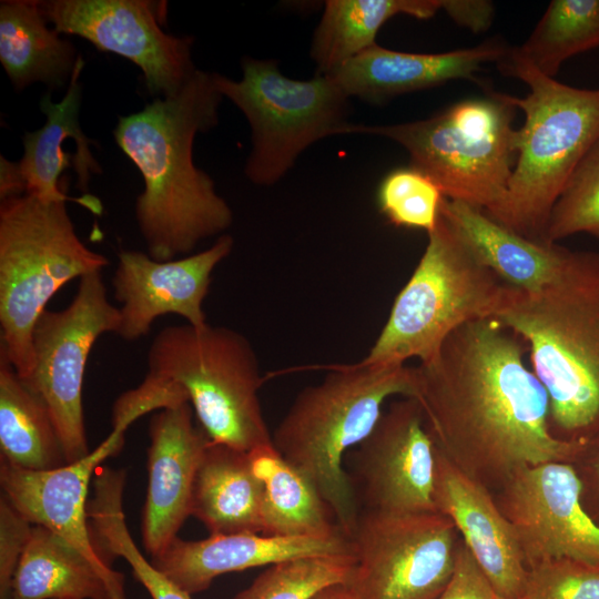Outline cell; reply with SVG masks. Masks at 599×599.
Wrapping results in <instances>:
<instances>
[{"instance_id": "14", "label": "cell", "mask_w": 599, "mask_h": 599, "mask_svg": "<svg viewBox=\"0 0 599 599\" xmlns=\"http://www.w3.org/2000/svg\"><path fill=\"white\" fill-rule=\"evenodd\" d=\"M493 495L516 532L527 569L559 558L599 565V527L580 505L570 464L520 467Z\"/></svg>"}, {"instance_id": "16", "label": "cell", "mask_w": 599, "mask_h": 599, "mask_svg": "<svg viewBox=\"0 0 599 599\" xmlns=\"http://www.w3.org/2000/svg\"><path fill=\"white\" fill-rule=\"evenodd\" d=\"M233 244V238L223 234L204 251L163 262L141 251H120L112 278L114 297L121 303L116 335L139 339L166 314L179 315L193 326L206 325L203 302L212 273L230 255Z\"/></svg>"}, {"instance_id": "37", "label": "cell", "mask_w": 599, "mask_h": 599, "mask_svg": "<svg viewBox=\"0 0 599 599\" xmlns=\"http://www.w3.org/2000/svg\"><path fill=\"white\" fill-rule=\"evenodd\" d=\"M438 599H497L489 580L460 540L453 576Z\"/></svg>"}, {"instance_id": "25", "label": "cell", "mask_w": 599, "mask_h": 599, "mask_svg": "<svg viewBox=\"0 0 599 599\" xmlns=\"http://www.w3.org/2000/svg\"><path fill=\"white\" fill-rule=\"evenodd\" d=\"M263 497L250 453L210 440L195 477L191 515L211 535H262Z\"/></svg>"}, {"instance_id": "18", "label": "cell", "mask_w": 599, "mask_h": 599, "mask_svg": "<svg viewBox=\"0 0 599 599\" xmlns=\"http://www.w3.org/2000/svg\"><path fill=\"white\" fill-rule=\"evenodd\" d=\"M128 427L112 424L109 436L87 456L49 470L0 461L2 494L32 524L63 537L101 568L110 569L90 532L87 496L100 464L115 455Z\"/></svg>"}, {"instance_id": "12", "label": "cell", "mask_w": 599, "mask_h": 599, "mask_svg": "<svg viewBox=\"0 0 599 599\" xmlns=\"http://www.w3.org/2000/svg\"><path fill=\"white\" fill-rule=\"evenodd\" d=\"M347 586L358 599H438L461 537L441 512H359Z\"/></svg>"}, {"instance_id": "26", "label": "cell", "mask_w": 599, "mask_h": 599, "mask_svg": "<svg viewBox=\"0 0 599 599\" xmlns=\"http://www.w3.org/2000/svg\"><path fill=\"white\" fill-rule=\"evenodd\" d=\"M48 23L38 0L1 1L0 62L17 90L42 82L51 93L71 80L77 50Z\"/></svg>"}, {"instance_id": "28", "label": "cell", "mask_w": 599, "mask_h": 599, "mask_svg": "<svg viewBox=\"0 0 599 599\" xmlns=\"http://www.w3.org/2000/svg\"><path fill=\"white\" fill-rule=\"evenodd\" d=\"M446 0H328L314 31L309 55L316 74H329L377 44L382 27L404 14L429 19L444 10Z\"/></svg>"}, {"instance_id": "36", "label": "cell", "mask_w": 599, "mask_h": 599, "mask_svg": "<svg viewBox=\"0 0 599 599\" xmlns=\"http://www.w3.org/2000/svg\"><path fill=\"white\" fill-rule=\"evenodd\" d=\"M33 525L1 494L0 599H10L11 583Z\"/></svg>"}, {"instance_id": "34", "label": "cell", "mask_w": 599, "mask_h": 599, "mask_svg": "<svg viewBox=\"0 0 599 599\" xmlns=\"http://www.w3.org/2000/svg\"><path fill=\"white\" fill-rule=\"evenodd\" d=\"M587 233L599 240V144L579 164L550 214L546 242Z\"/></svg>"}, {"instance_id": "4", "label": "cell", "mask_w": 599, "mask_h": 599, "mask_svg": "<svg viewBox=\"0 0 599 599\" xmlns=\"http://www.w3.org/2000/svg\"><path fill=\"white\" fill-rule=\"evenodd\" d=\"M396 395L416 397V367L361 361L334 366L300 392L272 435L273 446L314 484L348 538L361 511L344 455L372 433L385 402Z\"/></svg>"}, {"instance_id": "40", "label": "cell", "mask_w": 599, "mask_h": 599, "mask_svg": "<svg viewBox=\"0 0 599 599\" xmlns=\"http://www.w3.org/2000/svg\"><path fill=\"white\" fill-rule=\"evenodd\" d=\"M27 193L19 162L0 156V201Z\"/></svg>"}, {"instance_id": "7", "label": "cell", "mask_w": 599, "mask_h": 599, "mask_svg": "<svg viewBox=\"0 0 599 599\" xmlns=\"http://www.w3.org/2000/svg\"><path fill=\"white\" fill-rule=\"evenodd\" d=\"M517 108L508 94L459 101L423 120L388 125L353 124L348 134H373L402 145L410 166L429 176L444 197L491 216L501 205L517 159Z\"/></svg>"}, {"instance_id": "10", "label": "cell", "mask_w": 599, "mask_h": 599, "mask_svg": "<svg viewBox=\"0 0 599 599\" xmlns=\"http://www.w3.org/2000/svg\"><path fill=\"white\" fill-rule=\"evenodd\" d=\"M242 78L214 73L222 94L245 115L252 146L245 175L255 185L271 186L293 167L315 142L348 134L349 98L328 74L295 80L274 59L243 57Z\"/></svg>"}, {"instance_id": "17", "label": "cell", "mask_w": 599, "mask_h": 599, "mask_svg": "<svg viewBox=\"0 0 599 599\" xmlns=\"http://www.w3.org/2000/svg\"><path fill=\"white\" fill-rule=\"evenodd\" d=\"M192 415L184 402L161 409L150 420L142 540L152 558L171 545L191 515L195 477L210 443Z\"/></svg>"}, {"instance_id": "24", "label": "cell", "mask_w": 599, "mask_h": 599, "mask_svg": "<svg viewBox=\"0 0 599 599\" xmlns=\"http://www.w3.org/2000/svg\"><path fill=\"white\" fill-rule=\"evenodd\" d=\"M10 599H125L122 575L87 558L60 535L33 525Z\"/></svg>"}, {"instance_id": "32", "label": "cell", "mask_w": 599, "mask_h": 599, "mask_svg": "<svg viewBox=\"0 0 599 599\" xmlns=\"http://www.w3.org/2000/svg\"><path fill=\"white\" fill-rule=\"evenodd\" d=\"M354 556H307L271 565L234 599H313L322 590L347 585Z\"/></svg>"}, {"instance_id": "19", "label": "cell", "mask_w": 599, "mask_h": 599, "mask_svg": "<svg viewBox=\"0 0 599 599\" xmlns=\"http://www.w3.org/2000/svg\"><path fill=\"white\" fill-rule=\"evenodd\" d=\"M434 500L437 510L455 524L497 596L522 598L528 569L512 526L493 493L459 470L437 447Z\"/></svg>"}, {"instance_id": "38", "label": "cell", "mask_w": 599, "mask_h": 599, "mask_svg": "<svg viewBox=\"0 0 599 599\" xmlns=\"http://www.w3.org/2000/svg\"><path fill=\"white\" fill-rule=\"evenodd\" d=\"M570 465L579 481L580 505L599 527V438L582 445Z\"/></svg>"}, {"instance_id": "31", "label": "cell", "mask_w": 599, "mask_h": 599, "mask_svg": "<svg viewBox=\"0 0 599 599\" xmlns=\"http://www.w3.org/2000/svg\"><path fill=\"white\" fill-rule=\"evenodd\" d=\"M599 47V0H552L517 51L542 74L555 78L575 54Z\"/></svg>"}, {"instance_id": "2", "label": "cell", "mask_w": 599, "mask_h": 599, "mask_svg": "<svg viewBox=\"0 0 599 599\" xmlns=\"http://www.w3.org/2000/svg\"><path fill=\"white\" fill-rule=\"evenodd\" d=\"M222 100L214 73L197 69L176 94L154 98L142 110L120 116L113 130L118 146L143 177L135 219L148 254L156 261L190 255L233 222L214 181L193 161L194 139L217 125Z\"/></svg>"}, {"instance_id": "42", "label": "cell", "mask_w": 599, "mask_h": 599, "mask_svg": "<svg viewBox=\"0 0 599 599\" xmlns=\"http://www.w3.org/2000/svg\"><path fill=\"white\" fill-rule=\"evenodd\" d=\"M497 599H508V598H501V597L497 596ZM517 599H526V598L522 597V598H517Z\"/></svg>"}, {"instance_id": "5", "label": "cell", "mask_w": 599, "mask_h": 599, "mask_svg": "<svg viewBox=\"0 0 599 599\" xmlns=\"http://www.w3.org/2000/svg\"><path fill=\"white\" fill-rule=\"evenodd\" d=\"M525 82L524 98L508 94L525 114L507 194L490 217L514 232L546 242L552 209L572 174L599 144V89H578L535 69L516 47L497 63ZM489 216V215H488Z\"/></svg>"}, {"instance_id": "27", "label": "cell", "mask_w": 599, "mask_h": 599, "mask_svg": "<svg viewBox=\"0 0 599 599\" xmlns=\"http://www.w3.org/2000/svg\"><path fill=\"white\" fill-rule=\"evenodd\" d=\"M250 456L264 488L262 535L324 538L344 534L314 484L286 461L273 443L250 451Z\"/></svg>"}, {"instance_id": "15", "label": "cell", "mask_w": 599, "mask_h": 599, "mask_svg": "<svg viewBox=\"0 0 599 599\" xmlns=\"http://www.w3.org/2000/svg\"><path fill=\"white\" fill-rule=\"evenodd\" d=\"M354 456L366 510L439 512L434 500L436 446L416 398L390 404Z\"/></svg>"}, {"instance_id": "22", "label": "cell", "mask_w": 599, "mask_h": 599, "mask_svg": "<svg viewBox=\"0 0 599 599\" xmlns=\"http://www.w3.org/2000/svg\"><path fill=\"white\" fill-rule=\"evenodd\" d=\"M84 60L79 55L67 92L61 101L53 102L45 93L39 106L45 115L44 124L22 138L23 155L19 166L26 182L27 193L48 199H71L64 192L69 176L62 172L72 167L77 174V187L87 194L92 174H101L102 167L90 151L88 139L80 126L79 113L82 87L79 82Z\"/></svg>"}, {"instance_id": "13", "label": "cell", "mask_w": 599, "mask_h": 599, "mask_svg": "<svg viewBox=\"0 0 599 599\" xmlns=\"http://www.w3.org/2000/svg\"><path fill=\"white\" fill-rule=\"evenodd\" d=\"M39 7L59 33L77 35L99 51L138 65L154 98L176 94L197 70L192 37L163 31L166 2L146 0H44Z\"/></svg>"}, {"instance_id": "35", "label": "cell", "mask_w": 599, "mask_h": 599, "mask_svg": "<svg viewBox=\"0 0 599 599\" xmlns=\"http://www.w3.org/2000/svg\"><path fill=\"white\" fill-rule=\"evenodd\" d=\"M526 599H599V565L559 558L530 566Z\"/></svg>"}, {"instance_id": "3", "label": "cell", "mask_w": 599, "mask_h": 599, "mask_svg": "<svg viewBox=\"0 0 599 599\" xmlns=\"http://www.w3.org/2000/svg\"><path fill=\"white\" fill-rule=\"evenodd\" d=\"M493 318L526 344L550 434L580 445L599 438V252L569 250L550 284L511 287Z\"/></svg>"}, {"instance_id": "8", "label": "cell", "mask_w": 599, "mask_h": 599, "mask_svg": "<svg viewBox=\"0 0 599 599\" xmlns=\"http://www.w3.org/2000/svg\"><path fill=\"white\" fill-rule=\"evenodd\" d=\"M510 288L473 255L440 213L416 268L361 362L404 365L417 358L426 363L454 331L493 318Z\"/></svg>"}, {"instance_id": "39", "label": "cell", "mask_w": 599, "mask_h": 599, "mask_svg": "<svg viewBox=\"0 0 599 599\" xmlns=\"http://www.w3.org/2000/svg\"><path fill=\"white\" fill-rule=\"evenodd\" d=\"M444 11L459 26L481 32L490 27L495 8L485 0H446Z\"/></svg>"}, {"instance_id": "23", "label": "cell", "mask_w": 599, "mask_h": 599, "mask_svg": "<svg viewBox=\"0 0 599 599\" xmlns=\"http://www.w3.org/2000/svg\"><path fill=\"white\" fill-rule=\"evenodd\" d=\"M440 213L484 266L507 285L527 293L550 284L569 251L557 243L527 238L464 202L444 197Z\"/></svg>"}, {"instance_id": "6", "label": "cell", "mask_w": 599, "mask_h": 599, "mask_svg": "<svg viewBox=\"0 0 599 599\" xmlns=\"http://www.w3.org/2000/svg\"><path fill=\"white\" fill-rule=\"evenodd\" d=\"M68 201L94 214L99 199H48L26 193L0 201V355L21 379L33 367L32 334L48 302L67 283L102 272L108 258L78 236Z\"/></svg>"}, {"instance_id": "30", "label": "cell", "mask_w": 599, "mask_h": 599, "mask_svg": "<svg viewBox=\"0 0 599 599\" xmlns=\"http://www.w3.org/2000/svg\"><path fill=\"white\" fill-rule=\"evenodd\" d=\"M124 480L123 470L110 468H101L94 476V495L88 505V517L99 551L104 558L106 554L122 557L152 599H191V595L158 570L138 549L123 515Z\"/></svg>"}, {"instance_id": "33", "label": "cell", "mask_w": 599, "mask_h": 599, "mask_svg": "<svg viewBox=\"0 0 599 599\" xmlns=\"http://www.w3.org/2000/svg\"><path fill=\"white\" fill-rule=\"evenodd\" d=\"M380 213L396 227L432 232L440 214L444 195L426 174L410 165L387 173L377 189Z\"/></svg>"}, {"instance_id": "11", "label": "cell", "mask_w": 599, "mask_h": 599, "mask_svg": "<svg viewBox=\"0 0 599 599\" xmlns=\"http://www.w3.org/2000/svg\"><path fill=\"white\" fill-rule=\"evenodd\" d=\"M119 307L108 300L101 272L80 278L71 303L45 309L32 334L33 367L22 379L45 405L68 463L87 456L82 387L89 354L99 336L118 333Z\"/></svg>"}, {"instance_id": "9", "label": "cell", "mask_w": 599, "mask_h": 599, "mask_svg": "<svg viewBox=\"0 0 599 599\" xmlns=\"http://www.w3.org/2000/svg\"><path fill=\"white\" fill-rule=\"evenodd\" d=\"M148 374L179 387L212 443L250 453L272 444L258 389L263 383L248 339L224 326L172 325L148 352Z\"/></svg>"}, {"instance_id": "21", "label": "cell", "mask_w": 599, "mask_h": 599, "mask_svg": "<svg viewBox=\"0 0 599 599\" xmlns=\"http://www.w3.org/2000/svg\"><path fill=\"white\" fill-rule=\"evenodd\" d=\"M510 49L497 39L441 53L403 52L375 44L328 75L349 99L382 104L453 80H471L483 65L500 62Z\"/></svg>"}, {"instance_id": "1", "label": "cell", "mask_w": 599, "mask_h": 599, "mask_svg": "<svg viewBox=\"0 0 599 599\" xmlns=\"http://www.w3.org/2000/svg\"><path fill=\"white\" fill-rule=\"evenodd\" d=\"M526 344L495 318L454 331L420 363L416 399L438 450L495 494L520 467L568 463L582 445L549 430V399Z\"/></svg>"}, {"instance_id": "41", "label": "cell", "mask_w": 599, "mask_h": 599, "mask_svg": "<svg viewBox=\"0 0 599 599\" xmlns=\"http://www.w3.org/2000/svg\"><path fill=\"white\" fill-rule=\"evenodd\" d=\"M313 599H358V597L347 585L341 583L322 590Z\"/></svg>"}, {"instance_id": "29", "label": "cell", "mask_w": 599, "mask_h": 599, "mask_svg": "<svg viewBox=\"0 0 599 599\" xmlns=\"http://www.w3.org/2000/svg\"><path fill=\"white\" fill-rule=\"evenodd\" d=\"M0 455L1 460L29 470H49L67 464L49 410L2 355Z\"/></svg>"}, {"instance_id": "20", "label": "cell", "mask_w": 599, "mask_h": 599, "mask_svg": "<svg viewBox=\"0 0 599 599\" xmlns=\"http://www.w3.org/2000/svg\"><path fill=\"white\" fill-rule=\"evenodd\" d=\"M307 556H354L353 544L344 534L324 538L261 534L211 535L201 540L176 537L151 562L192 596L223 573Z\"/></svg>"}]
</instances>
